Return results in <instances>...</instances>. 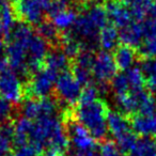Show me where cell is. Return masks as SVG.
Wrapping results in <instances>:
<instances>
[{
    "mask_svg": "<svg viewBox=\"0 0 156 156\" xmlns=\"http://www.w3.org/2000/svg\"><path fill=\"white\" fill-rule=\"evenodd\" d=\"M33 32L27 24H17L12 30L9 37V44L7 46L8 62L15 73L26 75L29 73L28 64V45Z\"/></svg>",
    "mask_w": 156,
    "mask_h": 156,
    "instance_id": "1",
    "label": "cell"
},
{
    "mask_svg": "<svg viewBox=\"0 0 156 156\" xmlns=\"http://www.w3.org/2000/svg\"><path fill=\"white\" fill-rule=\"evenodd\" d=\"M108 112L107 106L100 98L91 103H79L75 110L76 122L81 124L95 139L104 140L108 134Z\"/></svg>",
    "mask_w": 156,
    "mask_h": 156,
    "instance_id": "2",
    "label": "cell"
},
{
    "mask_svg": "<svg viewBox=\"0 0 156 156\" xmlns=\"http://www.w3.org/2000/svg\"><path fill=\"white\" fill-rule=\"evenodd\" d=\"M107 22L108 15L106 9L102 5H94L87 8L80 15H78L72 31L80 40L83 45H87L88 47V45H93L98 42L101 30L108 25Z\"/></svg>",
    "mask_w": 156,
    "mask_h": 156,
    "instance_id": "3",
    "label": "cell"
},
{
    "mask_svg": "<svg viewBox=\"0 0 156 156\" xmlns=\"http://www.w3.org/2000/svg\"><path fill=\"white\" fill-rule=\"evenodd\" d=\"M52 0H15V15L27 25H39L43 22L44 14L48 11Z\"/></svg>",
    "mask_w": 156,
    "mask_h": 156,
    "instance_id": "4",
    "label": "cell"
},
{
    "mask_svg": "<svg viewBox=\"0 0 156 156\" xmlns=\"http://www.w3.org/2000/svg\"><path fill=\"white\" fill-rule=\"evenodd\" d=\"M55 91L62 103L65 105H74L80 100L83 85L77 80L73 73L65 71L57 78Z\"/></svg>",
    "mask_w": 156,
    "mask_h": 156,
    "instance_id": "5",
    "label": "cell"
},
{
    "mask_svg": "<svg viewBox=\"0 0 156 156\" xmlns=\"http://www.w3.org/2000/svg\"><path fill=\"white\" fill-rule=\"evenodd\" d=\"M69 152H98L95 138L78 122H71L66 127Z\"/></svg>",
    "mask_w": 156,
    "mask_h": 156,
    "instance_id": "6",
    "label": "cell"
},
{
    "mask_svg": "<svg viewBox=\"0 0 156 156\" xmlns=\"http://www.w3.org/2000/svg\"><path fill=\"white\" fill-rule=\"evenodd\" d=\"M117 64L113 56L107 51H101L94 56L92 76L98 83L101 92L106 88L108 81L112 80L117 75Z\"/></svg>",
    "mask_w": 156,
    "mask_h": 156,
    "instance_id": "7",
    "label": "cell"
},
{
    "mask_svg": "<svg viewBox=\"0 0 156 156\" xmlns=\"http://www.w3.org/2000/svg\"><path fill=\"white\" fill-rule=\"evenodd\" d=\"M59 74L51 69L44 67L34 73L27 88L28 94L33 98H47L55 89Z\"/></svg>",
    "mask_w": 156,
    "mask_h": 156,
    "instance_id": "8",
    "label": "cell"
},
{
    "mask_svg": "<svg viewBox=\"0 0 156 156\" xmlns=\"http://www.w3.org/2000/svg\"><path fill=\"white\" fill-rule=\"evenodd\" d=\"M25 94L24 85L20 76L12 69H5L0 73V95L12 104H17Z\"/></svg>",
    "mask_w": 156,
    "mask_h": 156,
    "instance_id": "9",
    "label": "cell"
},
{
    "mask_svg": "<svg viewBox=\"0 0 156 156\" xmlns=\"http://www.w3.org/2000/svg\"><path fill=\"white\" fill-rule=\"evenodd\" d=\"M23 115L31 121H37L45 117L56 115L58 112V105L49 98H30L23 105Z\"/></svg>",
    "mask_w": 156,
    "mask_h": 156,
    "instance_id": "10",
    "label": "cell"
},
{
    "mask_svg": "<svg viewBox=\"0 0 156 156\" xmlns=\"http://www.w3.org/2000/svg\"><path fill=\"white\" fill-rule=\"evenodd\" d=\"M48 43L40 35H33L28 45V64L29 73H37L42 69L48 55Z\"/></svg>",
    "mask_w": 156,
    "mask_h": 156,
    "instance_id": "11",
    "label": "cell"
},
{
    "mask_svg": "<svg viewBox=\"0 0 156 156\" xmlns=\"http://www.w3.org/2000/svg\"><path fill=\"white\" fill-rule=\"evenodd\" d=\"M107 127L108 132L115 137V142L134 134L129 121L121 111H109L107 115Z\"/></svg>",
    "mask_w": 156,
    "mask_h": 156,
    "instance_id": "12",
    "label": "cell"
},
{
    "mask_svg": "<svg viewBox=\"0 0 156 156\" xmlns=\"http://www.w3.org/2000/svg\"><path fill=\"white\" fill-rule=\"evenodd\" d=\"M94 56L89 50H83L76 57L75 65L72 73L75 75L77 80L83 86L90 85L92 76V66H93Z\"/></svg>",
    "mask_w": 156,
    "mask_h": 156,
    "instance_id": "13",
    "label": "cell"
},
{
    "mask_svg": "<svg viewBox=\"0 0 156 156\" xmlns=\"http://www.w3.org/2000/svg\"><path fill=\"white\" fill-rule=\"evenodd\" d=\"M106 12L108 20H111L115 27L122 29L133 22L132 14L126 5L125 1L122 0H110L106 5Z\"/></svg>",
    "mask_w": 156,
    "mask_h": 156,
    "instance_id": "14",
    "label": "cell"
},
{
    "mask_svg": "<svg viewBox=\"0 0 156 156\" xmlns=\"http://www.w3.org/2000/svg\"><path fill=\"white\" fill-rule=\"evenodd\" d=\"M143 40H144V29H143V24H141L140 22L133 20L127 26L120 29V41L123 43V45L135 48L141 46Z\"/></svg>",
    "mask_w": 156,
    "mask_h": 156,
    "instance_id": "15",
    "label": "cell"
},
{
    "mask_svg": "<svg viewBox=\"0 0 156 156\" xmlns=\"http://www.w3.org/2000/svg\"><path fill=\"white\" fill-rule=\"evenodd\" d=\"M133 20L140 22L145 17L156 16V0H124Z\"/></svg>",
    "mask_w": 156,
    "mask_h": 156,
    "instance_id": "16",
    "label": "cell"
},
{
    "mask_svg": "<svg viewBox=\"0 0 156 156\" xmlns=\"http://www.w3.org/2000/svg\"><path fill=\"white\" fill-rule=\"evenodd\" d=\"M120 41V32L117 27L113 25H106L101 30L98 37V43L103 49V51H111L118 47V43Z\"/></svg>",
    "mask_w": 156,
    "mask_h": 156,
    "instance_id": "17",
    "label": "cell"
},
{
    "mask_svg": "<svg viewBox=\"0 0 156 156\" xmlns=\"http://www.w3.org/2000/svg\"><path fill=\"white\" fill-rule=\"evenodd\" d=\"M132 128L136 134L142 137H150L156 134V119L154 115H136L133 119Z\"/></svg>",
    "mask_w": 156,
    "mask_h": 156,
    "instance_id": "18",
    "label": "cell"
},
{
    "mask_svg": "<svg viewBox=\"0 0 156 156\" xmlns=\"http://www.w3.org/2000/svg\"><path fill=\"white\" fill-rule=\"evenodd\" d=\"M50 17H51V23L58 29V31L62 30L66 32L74 28L78 15L73 9L65 8V9L50 15Z\"/></svg>",
    "mask_w": 156,
    "mask_h": 156,
    "instance_id": "19",
    "label": "cell"
},
{
    "mask_svg": "<svg viewBox=\"0 0 156 156\" xmlns=\"http://www.w3.org/2000/svg\"><path fill=\"white\" fill-rule=\"evenodd\" d=\"M113 59L117 64V67L122 71H128L129 69L134 67L136 62L137 55L133 47L126 45L118 46L113 55Z\"/></svg>",
    "mask_w": 156,
    "mask_h": 156,
    "instance_id": "20",
    "label": "cell"
},
{
    "mask_svg": "<svg viewBox=\"0 0 156 156\" xmlns=\"http://www.w3.org/2000/svg\"><path fill=\"white\" fill-rule=\"evenodd\" d=\"M33 121L25 117L18 118L14 124V138L13 144L16 147L29 144V136H30L31 128Z\"/></svg>",
    "mask_w": 156,
    "mask_h": 156,
    "instance_id": "21",
    "label": "cell"
},
{
    "mask_svg": "<svg viewBox=\"0 0 156 156\" xmlns=\"http://www.w3.org/2000/svg\"><path fill=\"white\" fill-rule=\"evenodd\" d=\"M15 27V12L14 9L3 0L0 10V33H3L9 39L12 30Z\"/></svg>",
    "mask_w": 156,
    "mask_h": 156,
    "instance_id": "22",
    "label": "cell"
},
{
    "mask_svg": "<svg viewBox=\"0 0 156 156\" xmlns=\"http://www.w3.org/2000/svg\"><path fill=\"white\" fill-rule=\"evenodd\" d=\"M44 63H45V67L56 72L60 75L66 69L67 65H69V58L63 52V50L55 49L48 52Z\"/></svg>",
    "mask_w": 156,
    "mask_h": 156,
    "instance_id": "23",
    "label": "cell"
},
{
    "mask_svg": "<svg viewBox=\"0 0 156 156\" xmlns=\"http://www.w3.org/2000/svg\"><path fill=\"white\" fill-rule=\"evenodd\" d=\"M62 48L63 52L67 58H76L83 49V45L72 30L66 31L62 35Z\"/></svg>",
    "mask_w": 156,
    "mask_h": 156,
    "instance_id": "24",
    "label": "cell"
},
{
    "mask_svg": "<svg viewBox=\"0 0 156 156\" xmlns=\"http://www.w3.org/2000/svg\"><path fill=\"white\" fill-rule=\"evenodd\" d=\"M128 156H156V140L150 137H141L127 154Z\"/></svg>",
    "mask_w": 156,
    "mask_h": 156,
    "instance_id": "25",
    "label": "cell"
},
{
    "mask_svg": "<svg viewBox=\"0 0 156 156\" xmlns=\"http://www.w3.org/2000/svg\"><path fill=\"white\" fill-rule=\"evenodd\" d=\"M145 83L151 89L156 90V57L147 58L141 65Z\"/></svg>",
    "mask_w": 156,
    "mask_h": 156,
    "instance_id": "26",
    "label": "cell"
},
{
    "mask_svg": "<svg viewBox=\"0 0 156 156\" xmlns=\"http://www.w3.org/2000/svg\"><path fill=\"white\" fill-rule=\"evenodd\" d=\"M37 33L47 43L48 42L52 43V42H56L58 40V29L54 26L51 22L43 20L41 24L37 25Z\"/></svg>",
    "mask_w": 156,
    "mask_h": 156,
    "instance_id": "27",
    "label": "cell"
},
{
    "mask_svg": "<svg viewBox=\"0 0 156 156\" xmlns=\"http://www.w3.org/2000/svg\"><path fill=\"white\" fill-rule=\"evenodd\" d=\"M123 152L115 141L104 140L98 147V156H123Z\"/></svg>",
    "mask_w": 156,
    "mask_h": 156,
    "instance_id": "28",
    "label": "cell"
},
{
    "mask_svg": "<svg viewBox=\"0 0 156 156\" xmlns=\"http://www.w3.org/2000/svg\"><path fill=\"white\" fill-rule=\"evenodd\" d=\"M101 90L98 86H93V85H88L86 86L85 89H83L81 92V96L79 103H91L94 101L98 100V96H100Z\"/></svg>",
    "mask_w": 156,
    "mask_h": 156,
    "instance_id": "29",
    "label": "cell"
},
{
    "mask_svg": "<svg viewBox=\"0 0 156 156\" xmlns=\"http://www.w3.org/2000/svg\"><path fill=\"white\" fill-rule=\"evenodd\" d=\"M12 113H13L12 103L1 98H0V124L8 123Z\"/></svg>",
    "mask_w": 156,
    "mask_h": 156,
    "instance_id": "30",
    "label": "cell"
},
{
    "mask_svg": "<svg viewBox=\"0 0 156 156\" xmlns=\"http://www.w3.org/2000/svg\"><path fill=\"white\" fill-rule=\"evenodd\" d=\"M144 29V39L156 40V16L149 17L143 24Z\"/></svg>",
    "mask_w": 156,
    "mask_h": 156,
    "instance_id": "31",
    "label": "cell"
},
{
    "mask_svg": "<svg viewBox=\"0 0 156 156\" xmlns=\"http://www.w3.org/2000/svg\"><path fill=\"white\" fill-rule=\"evenodd\" d=\"M41 154V152L32 144H26L23 147H16V151L14 152L13 156H37Z\"/></svg>",
    "mask_w": 156,
    "mask_h": 156,
    "instance_id": "32",
    "label": "cell"
},
{
    "mask_svg": "<svg viewBox=\"0 0 156 156\" xmlns=\"http://www.w3.org/2000/svg\"><path fill=\"white\" fill-rule=\"evenodd\" d=\"M40 156H63V154H60V153H57V152H55V151L47 150V151L44 152V153L40 154Z\"/></svg>",
    "mask_w": 156,
    "mask_h": 156,
    "instance_id": "33",
    "label": "cell"
},
{
    "mask_svg": "<svg viewBox=\"0 0 156 156\" xmlns=\"http://www.w3.org/2000/svg\"><path fill=\"white\" fill-rule=\"evenodd\" d=\"M5 69H7V60L0 57V73H2Z\"/></svg>",
    "mask_w": 156,
    "mask_h": 156,
    "instance_id": "34",
    "label": "cell"
},
{
    "mask_svg": "<svg viewBox=\"0 0 156 156\" xmlns=\"http://www.w3.org/2000/svg\"><path fill=\"white\" fill-rule=\"evenodd\" d=\"M3 47H5V46H3V41L1 40V37H0V52L3 50Z\"/></svg>",
    "mask_w": 156,
    "mask_h": 156,
    "instance_id": "35",
    "label": "cell"
},
{
    "mask_svg": "<svg viewBox=\"0 0 156 156\" xmlns=\"http://www.w3.org/2000/svg\"><path fill=\"white\" fill-rule=\"evenodd\" d=\"M2 1H3V0H0V10H1V5H2Z\"/></svg>",
    "mask_w": 156,
    "mask_h": 156,
    "instance_id": "36",
    "label": "cell"
},
{
    "mask_svg": "<svg viewBox=\"0 0 156 156\" xmlns=\"http://www.w3.org/2000/svg\"><path fill=\"white\" fill-rule=\"evenodd\" d=\"M154 117H155V119H156V111L154 112Z\"/></svg>",
    "mask_w": 156,
    "mask_h": 156,
    "instance_id": "37",
    "label": "cell"
}]
</instances>
